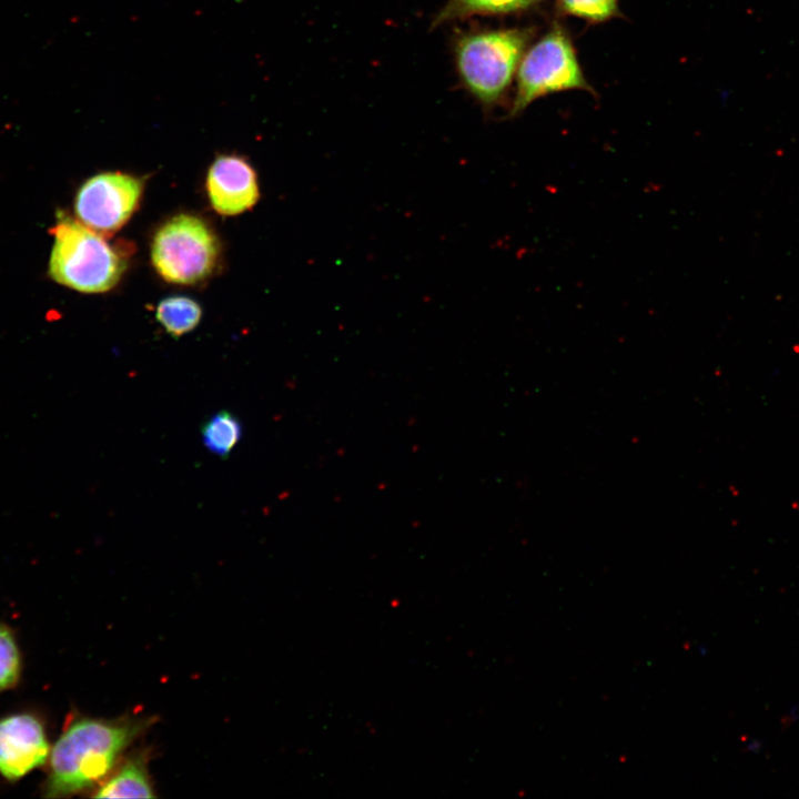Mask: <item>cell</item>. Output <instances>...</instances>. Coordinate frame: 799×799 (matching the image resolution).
<instances>
[{"label": "cell", "instance_id": "6da1fadb", "mask_svg": "<svg viewBox=\"0 0 799 799\" xmlns=\"http://www.w3.org/2000/svg\"><path fill=\"white\" fill-rule=\"evenodd\" d=\"M141 728L142 724L133 720H74L49 755L45 797L69 796L102 780Z\"/></svg>", "mask_w": 799, "mask_h": 799}, {"label": "cell", "instance_id": "7a4b0ae2", "mask_svg": "<svg viewBox=\"0 0 799 799\" xmlns=\"http://www.w3.org/2000/svg\"><path fill=\"white\" fill-rule=\"evenodd\" d=\"M535 33L534 27H515L455 34L453 55L458 80L484 110L490 111L505 100Z\"/></svg>", "mask_w": 799, "mask_h": 799}, {"label": "cell", "instance_id": "3957f363", "mask_svg": "<svg viewBox=\"0 0 799 799\" xmlns=\"http://www.w3.org/2000/svg\"><path fill=\"white\" fill-rule=\"evenodd\" d=\"M51 231L48 273L53 281L81 293L108 292L119 283L129 259L122 247L63 212Z\"/></svg>", "mask_w": 799, "mask_h": 799}, {"label": "cell", "instance_id": "277c9868", "mask_svg": "<svg viewBox=\"0 0 799 799\" xmlns=\"http://www.w3.org/2000/svg\"><path fill=\"white\" fill-rule=\"evenodd\" d=\"M568 90L596 94L584 75L569 32L554 21L546 33L528 45L519 62L515 95L507 117L516 118L537 99Z\"/></svg>", "mask_w": 799, "mask_h": 799}, {"label": "cell", "instance_id": "5b68a950", "mask_svg": "<svg viewBox=\"0 0 799 799\" xmlns=\"http://www.w3.org/2000/svg\"><path fill=\"white\" fill-rule=\"evenodd\" d=\"M220 243L202 219L191 214L171 218L155 232L151 261L158 274L169 283L196 284L214 271Z\"/></svg>", "mask_w": 799, "mask_h": 799}, {"label": "cell", "instance_id": "8992f818", "mask_svg": "<svg viewBox=\"0 0 799 799\" xmlns=\"http://www.w3.org/2000/svg\"><path fill=\"white\" fill-rule=\"evenodd\" d=\"M144 181L123 172H102L89 178L74 199L77 219L107 235L119 231L139 208Z\"/></svg>", "mask_w": 799, "mask_h": 799}, {"label": "cell", "instance_id": "52a82bcc", "mask_svg": "<svg viewBox=\"0 0 799 799\" xmlns=\"http://www.w3.org/2000/svg\"><path fill=\"white\" fill-rule=\"evenodd\" d=\"M50 747L42 722L30 714L0 719V773L17 780L41 766Z\"/></svg>", "mask_w": 799, "mask_h": 799}, {"label": "cell", "instance_id": "ba28073f", "mask_svg": "<svg viewBox=\"0 0 799 799\" xmlns=\"http://www.w3.org/2000/svg\"><path fill=\"white\" fill-rule=\"evenodd\" d=\"M205 186L212 208L222 215L241 214L254 206L260 198L253 166L235 154H223L213 161Z\"/></svg>", "mask_w": 799, "mask_h": 799}, {"label": "cell", "instance_id": "9c48e42d", "mask_svg": "<svg viewBox=\"0 0 799 799\" xmlns=\"http://www.w3.org/2000/svg\"><path fill=\"white\" fill-rule=\"evenodd\" d=\"M544 0H447L434 16L431 29L475 16H508L533 10Z\"/></svg>", "mask_w": 799, "mask_h": 799}, {"label": "cell", "instance_id": "30bf717a", "mask_svg": "<svg viewBox=\"0 0 799 799\" xmlns=\"http://www.w3.org/2000/svg\"><path fill=\"white\" fill-rule=\"evenodd\" d=\"M97 798H152L153 788L144 762L134 758L124 763L95 792Z\"/></svg>", "mask_w": 799, "mask_h": 799}, {"label": "cell", "instance_id": "8fae6325", "mask_svg": "<svg viewBox=\"0 0 799 799\" xmlns=\"http://www.w3.org/2000/svg\"><path fill=\"white\" fill-rule=\"evenodd\" d=\"M242 423L233 413L219 411L201 426L204 446L220 458H226L242 437Z\"/></svg>", "mask_w": 799, "mask_h": 799}, {"label": "cell", "instance_id": "7c38bea8", "mask_svg": "<svg viewBox=\"0 0 799 799\" xmlns=\"http://www.w3.org/2000/svg\"><path fill=\"white\" fill-rule=\"evenodd\" d=\"M155 316L171 336L180 337L198 326L202 310L193 299L175 295L160 301Z\"/></svg>", "mask_w": 799, "mask_h": 799}, {"label": "cell", "instance_id": "4fadbf2b", "mask_svg": "<svg viewBox=\"0 0 799 799\" xmlns=\"http://www.w3.org/2000/svg\"><path fill=\"white\" fill-rule=\"evenodd\" d=\"M556 10L588 23H603L621 17L618 0H555Z\"/></svg>", "mask_w": 799, "mask_h": 799}, {"label": "cell", "instance_id": "5bb4252c", "mask_svg": "<svg viewBox=\"0 0 799 799\" xmlns=\"http://www.w3.org/2000/svg\"><path fill=\"white\" fill-rule=\"evenodd\" d=\"M20 672V654L12 633L0 624V691L16 684Z\"/></svg>", "mask_w": 799, "mask_h": 799}]
</instances>
